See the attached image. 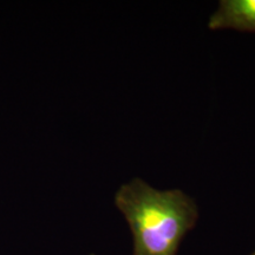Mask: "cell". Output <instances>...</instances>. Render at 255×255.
<instances>
[{
    "mask_svg": "<svg viewBox=\"0 0 255 255\" xmlns=\"http://www.w3.org/2000/svg\"><path fill=\"white\" fill-rule=\"evenodd\" d=\"M90 255H95V254H90Z\"/></svg>",
    "mask_w": 255,
    "mask_h": 255,
    "instance_id": "obj_4",
    "label": "cell"
},
{
    "mask_svg": "<svg viewBox=\"0 0 255 255\" xmlns=\"http://www.w3.org/2000/svg\"><path fill=\"white\" fill-rule=\"evenodd\" d=\"M208 27L255 33V0H221L210 15Z\"/></svg>",
    "mask_w": 255,
    "mask_h": 255,
    "instance_id": "obj_2",
    "label": "cell"
},
{
    "mask_svg": "<svg viewBox=\"0 0 255 255\" xmlns=\"http://www.w3.org/2000/svg\"><path fill=\"white\" fill-rule=\"evenodd\" d=\"M251 255H255V252H254V253H253V254H251Z\"/></svg>",
    "mask_w": 255,
    "mask_h": 255,
    "instance_id": "obj_3",
    "label": "cell"
},
{
    "mask_svg": "<svg viewBox=\"0 0 255 255\" xmlns=\"http://www.w3.org/2000/svg\"><path fill=\"white\" fill-rule=\"evenodd\" d=\"M132 237V255H177L199 220L195 200L181 189H157L135 177L115 194Z\"/></svg>",
    "mask_w": 255,
    "mask_h": 255,
    "instance_id": "obj_1",
    "label": "cell"
}]
</instances>
